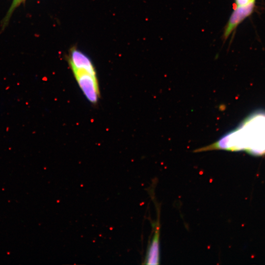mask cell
I'll list each match as a JSON object with an SVG mask.
<instances>
[{
	"instance_id": "obj_7",
	"label": "cell",
	"mask_w": 265,
	"mask_h": 265,
	"mask_svg": "<svg viewBox=\"0 0 265 265\" xmlns=\"http://www.w3.org/2000/svg\"><path fill=\"white\" fill-rule=\"evenodd\" d=\"M235 6H241L248 5L253 2H256V0H234Z\"/></svg>"
},
{
	"instance_id": "obj_5",
	"label": "cell",
	"mask_w": 265,
	"mask_h": 265,
	"mask_svg": "<svg viewBox=\"0 0 265 265\" xmlns=\"http://www.w3.org/2000/svg\"><path fill=\"white\" fill-rule=\"evenodd\" d=\"M160 225L159 221L157 223L152 240L147 250L145 264L158 265L159 261V235Z\"/></svg>"
},
{
	"instance_id": "obj_2",
	"label": "cell",
	"mask_w": 265,
	"mask_h": 265,
	"mask_svg": "<svg viewBox=\"0 0 265 265\" xmlns=\"http://www.w3.org/2000/svg\"><path fill=\"white\" fill-rule=\"evenodd\" d=\"M71 69L80 88L87 100L92 104H97L100 97L97 76L84 70Z\"/></svg>"
},
{
	"instance_id": "obj_6",
	"label": "cell",
	"mask_w": 265,
	"mask_h": 265,
	"mask_svg": "<svg viewBox=\"0 0 265 265\" xmlns=\"http://www.w3.org/2000/svg\"><path fill=\"white\" fill-rule=\"evenodd\" d=\"M25 0H13L12 3L8 11V15H11L15 9Z\"/></svg>"
},
{
	"instance_id": "obj_3",
	"label": "cell",
	"mask_w": 265,
	"mask_h": 265,
	"mask_svg": "<svg viewBox=\"0 0 265 265\" xmlns=\"http://www.w3.org/2000/svg\"><path fill=\"white\" fill-rule=\"evenodd\" d=\"M255 2L241 6H235L229 19L224 28L222 38L225 41L237 27L255 11Z\"/></svg>"
},
{
	"instance_id": "obj_1",
	"label": "cell",
	"mask_w": 265,
	"mask_h": 265,
	"mask_svg": "<svg viewBox=\"0 0 265 265\" xmlns=\"http://www.w3.org/2000/svg\"><path fill=\"white\" fill-rule=\"evenodd\" d=\"M217 149L245 151L255 156L265 154V111L259 110L251 113L236 129L215 143L198 151Z\"/></svg>"
},
{
	"instance_id": "obj_4",
	"label": "cell",
	"mask_w": 265,
	"mask_h": 265,
	"mask_svg": "<svg viewBox=\"0 0 265 265\" xmlns=\"http://www.w3.org/2000/svg\"><path fill=\"white\" fill-rule=\"evenodd\" d=\"M69 62L71 68L84 70L96 75L95 68L90 58L75 48L71 50Z\"/></svg>"
}]
</instances>
